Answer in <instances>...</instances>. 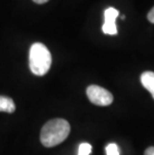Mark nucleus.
I'll use <instances>...</instances> for the list:
<instances>
[{
    "mask_svg": "<svg viewBox=\"0 0 154 155\" xmlns=\"http://www.w3.org/2000/svg\"><path fill=\"white\" fill-rule=\"evenodd\" d=\"M69 133V123L65 119L56 118L44 124L41 129L40 140L45 147H54L63 142Z\"/></svg>",
    "mask_w": 154,
    "mask_h": 155,
    "instance_id": "nucleus-1",
    "label": "nucleus"
},
{
    "mask_svg": "<svg viewBox=\"0 0 154 155\" xmlns=\"http://www.w3.org/2000/svg\"><path fill=\"white\" fill-rule=\"evenodd\" d=\"M51 54L44 44L36 42L32 44L29 51V67L33 74L43 76L51 66Z\"/></svg>",
    "mask_w": 154,
    "mask_h": 155,
    "instance_id": "nucleus-2",
    "label": "nucleus"
},
{
    "mask_svg": "<svg viewBox=\"0 0 154 155\" xmlns=\"http://www.w3.org/2000/svg\"><path fill=\"white\" fill-rule=\"evenodd\" d=\"M86 94L88 99L98 106H108L113 102V95L98 85H90L87 87Z\"/></svg>",
    "mask_w": 154,
    "mask_h": 155,
    "instance_id": "nucleus-3",
    "label": "nucleus"
},
{
    "mask_svg": "<svg viewBox=\"0 0 154 155\" xmlns=\"http://www.w3.org/2000/svg\"><path fill=\"white\" fill-rule=\"evenodd\" d=\"M119 11L113 7L107 8L104 11V24L102 26V31L108 35H116L117 27H116V18L118 17Z\"/></svg>",
    "mask_w": 154,
    "mask_h": 155,
    "instance_id": "nucleus-4",
    "label": "nucleus"
},
{
    "mask_svg": "<svg viewBox=\"0 0 154 155\" xmlns=\"http://www.w3.org/2000/svg\"><path fill=\"white\" fill-rule=\"evenodd\" d=\"M140 81H141L143 87L147 89L151 93L154 99V72L152 71L143 72L141 76H140Z\"/></svg>",
    "mask_w": 154,
    "mask_h": 155,
    "instance_id": "nucleus-5",
    "label": "nucleus"
},
{
    "mask_svg": "<svg viewBox=\"0 0 154 155\" xmlns=\"http://www.w3.org/2000/svg\"><path fill=\"white\" fill-rule=\"evenodd\" d=\"M0 111L12 113L15 111V104L10 97L0 95Z\"/></svg>",
    "mask_w": 154,
    "mask_h": 155,
    "instance_id": "nucleus-6",
    "label": "nucleus"
},
{
    "mask_svg": "<svg viewBox=\"0 0 154 155\" xmlns=\"http://www.w3.org/2000/svg\"><path fill=\"white\" fill-rule=\"evenodd\" d=\"M91 145L89 143H81L78 148V155H89L91 153Z\"/></svg>",
    "mask_w": 154,
    "mask_h": 155,
    "instance_id": "nucleus-7",
    "label": "nucleus"
},
{
    "mask_svg": "<svg viewBox=\"0 0 154 155\" xmlns=\"http://www.w3.org/2000/svg\"><path fill=\"white\" fill-rule=\"evenodd\" d=\"M106 154L107 155H119L118 146L115 143H110L106 146Z\"/></svg>",
    "mask_w": 154,
    "mask_h": 155,
    "instance_id": "nucleus-8",
    "label": "nucleus"
},
{
    "mask_svg": "<svg viewBox=\"0 0 154 155\" xmlns=\"http://www.w3.org/2000/svg\"><path fill=\"white\" fill-rule=\"evenodd\" d=\"M147 18H148V20L151 23H154V7L151 8V10L149 11L148 15H147Z\"/></svg>",
    "mask_w": 154,
    "mask_h": 155,
    "instance_id": "nucleus-9",
    "label": "nucleus"
},
{
    "mask_svg": "<svg viewBox=\"0 0 154 155\" xmlns=\"http://www.w3.org/2000/svg\"><path fill=\"white\" fill-rule=\"evenodd\" d=\"M144 155H154V146H150L145 150Z\"/></svg>",
    "mask_w": 154,
    "mask_h": 155,
    "instance_id": "nucleus-10",
    "label": "nucleus"
},
{
    "mask_svg": "<svg viewBox=\"0 0 154 155\" xmlns=\"http://www.w3.org/2000/svg\"><path fill=\"white\" fill-rule=\"evenodd\" d=\"M35 3H37V4H43V3H46L48 2L49 0H33Z\"/></svg>",
    "mask_w": 154,
    "mask_h": 155,
    "instance_id": "nucleus-11",
    "label": "nucleus"
}]
</instances>
